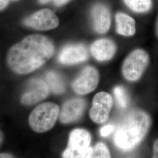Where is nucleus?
I'll return each instance as SVG.
<instances>
[{
  "instance_id": "bb28decb",
  "label": "nucleus",
  "mask_w": 158,
  "mask_h": 158,
  "mask_svg": "<svg viewBox=\"0 0 158 158\" xmlns=\"http://www.w3.org/2000/svg\"><path fill=\"white\" fill-rule=\"evenodd\" d=\"M156 34L158 36V21H157V23H156Z\"/></svg>"
},
{
  "instance_id": "2eb2a0df",
  "label": "nucleus",
  "mask_w": 158,
  "mask_h": 158,
  "mask_svg": "<svg viewBox=\"0 0 158 158\" xmlns=\"http://www.w3.org/2000/svg\"><path fill=\"white\" fill-rule=\"evenodd\" d=\"M46 82L49 89L55 94H62L65 90L64 83L62 77L55 72L51 71L46 73Z\"/></svg>"
},
{
  "instance_id": "393cba45",
  "label": "nucleus",
  "mask_w": 158,
  "mask_h": 158,
  "mask_svg": "<svg viewBox=\"0 0 158 158\" xmlns=\"http://www.w3.org/2000/svg\"><path fill=\"white\" fill-rule=\"evenodd\" d=\"M3 140H4V135H3V133L2 132V131H0V146L2 144Z\"/></svg>"
},
{
  "instance_id": "f3484780",
  "label": "nucleus",
  "mask_w": 158,
  "mask_h": 158,
  "mask_svg": "<svg viewBox=\"0 0 158 158\" xmlns=\"http://www.w3.org/2000/svg\"><path fill=\"white\" fill-rule=\"evenodd\" d=\"M114 94L119 106L123 108L127 107L128 104V99L124 87L116 86L114 89Z\"/></svg>"
},
{
  "instance_id": "b1692460",
  "label": "nucleus",
  "mask_w": 158,
  "mask_h": 158,
  "mask_svg": "<svg viewBox=\"0 0 158 158\" xmlns=\"http://www.w3.org/2000/svg\"><path fill=\"white\" fill-rule=\"evenodd\" d=\"M0 158H14L11 155L8 153H0Z\"/></svg>"
},
{
  "instance_id": "9b49d317",
  "label": "nucleus",
  "mask_w": 158,
  "mask_h": 158,
  "mask_svg": "<svg viewBox=\"0 0 158 158\" xmlns=\"http://www.w3.org/2000/svg\"><path fill=\"white\" fill-rule=\"evenodd\" d=\"M85 102L81 98H73L66 102L59 115L63 124H69L77 120L85 111Z\"/></svg>"
},
{
  "instance_id": "6ab92c4d",
  "label": "nucleus",
  "mask_w": 158,
  "mask_h": 158,
  "mask_svg": "<svg viewBox=\"0 0 158 158\" xmlns=\"http://www.w3.org/2000/svg\"><path fill=\"white\" fill-rule=\"evenodd\" d=\"M115 130V127L113 125H107L102 127L100 130V134L103 137H106L111 134Z\"/></svg>"
},
{
  "instance_id": "0eeeda50",
  "label": "nucleus",
  "mask_w": 158,
  "mask_h": 158,
  "mask_svg": "<svg viewBox=\"0 0 158 158\" xmlns=\"http://www.w3.org/2000/svg\"><path fill=\"white\" fill-rule=\"evenodd\" d=\"M99 82V74L96 68L87 66L84 68L72 84L73 90L77 94L84 95L96 89Z\"/></svg>"
},
{
  "instance_id": "7ed1b4c3",
  "label": "nucleus",
  "mask_w": 158,
  "mask_h": 158,
  "mask_svg": "<svg viewBox=\"0 0 158 158\" xmlns=\"http://www.w3.org/2000/svg\"><path fill=\"white\" fill-rule=\"evenodd\" d=\"M59 114V108L54 102H44L37 106L30 114L29 124L34 131L42 133L52 128Z\"/></svg>"
},
{
  "instance_id": "aec40b11",
  "label": "nucleus",
  "mask_w": 158,
  "mask_h": 158,
  "mask_svg": "<svg viewBox=\"0 0 158 158\" xmlns=\"http://www.w3.org/2000/svg\"><path fill=\"white\" fill-rule=\"evenodd\" d=\"M93 147H89L85 151L84 153L81 155L80 158H91L92 156L93 153Z\"/></svg>"
},
{
  "instance_id": "5701e85b",
  "label": "nucleus",
  "mask_w": 158,
  "mask_h": 158,
  "mask_svg": "<svg viewBox=\"0 0 158 158\" xmlns=\"http://www.w3.org/2000/svg\"><path fill=\"white\" fill-rule=\"evenodd\" d=\"M70 0H53V2L55 6H60L66 4Z\"/></svg>"
},
{
  "instance_id": "39448f33",
  "label": "nucleus",
  "mask_w": 158,
  "mask_h": 158,
  "mask_svg": "<svg viewBox=\"0 0 158 158\" xmlns=\"http://www.w3.org/2000/svg\"><path fill=\"white\" fill-rule=\"evenodd\" d=\"M90 143V134L87 130H74L70 134L68 147L63 153V158H80Z\"/></svg>"
},
{
  "instance_id": "a211bd4d",
  "label": "nucleus",
  "mask_w": 158,
  "mask_h": 158,
  "mask_svg": "<svg viewBox=\"0 0 158 158\" xmlns=\"http://www.w3.org/2000/svg\"><path fill=\"white\" fill-rule=\"evenodd\" d=\"M91 158H111V155L107 147L104 143L99 142L93 148Z\"/></svg>"
},
{
  "instance_id": "1a4fd4ad",
  "label": "nucleus",
  "mask_w": 158,
  "mask_h": 158,
  "mask_svg": "<svg viewBox=\"0 0 158 158\" xmlns=\"http://www.w3.org/2000/svg\"><path fill=\"white\" fill-rule=\"evenodd\" d=\"M49 87L46 81L40 79L31 80L28 88L21 97V102L25 105H32L46 98L49 93Z\"/></svg>"
},
{
  "instance_id": "f03ea898",
  "label": "nucleus",
  "mask_w": 158,
  "mask_h": 158,
  "mask_svg": "<svg viewBox=\"0 0 158 158\" xmlns=\"http://www.w3.org/2000/svg\"><path fill=\"white\" fill-rule=\"evenodd\" d=\"M151 125V119L147 113L135 110L128 113L118 127L114 136L115 145L124 151L136 147L147 135Z\"/></svg>"
},
{
  "instance_id": "9d476101",
  "label": "nucleus",
  "mask_w": 158,
  "mask_h": 158,
  "mask_svg": "<svg viewBox=\"0 0 158 158\" xmlns=\"http://www.w3.org/2000/svg\"><path fill=\"white\" fill-rule=\"evenodd\" d=\"M88 52L82 44H74L65 46L59 55V62L72 65L83 62L88 59Z\"/></svg>"
},
{
  "instance_id": "412c9836",
  "label": "nucleus",
  "mask_w": 158,
  "mask_h": 158,
  "mask_svg": "<svg viewBox=\"0 0 158 158\" xmlns=\"http://www.w3.org/2000/svg\"><path fill=\"white\" fill-rule=\"evenodd\" d=\"M152 158H158V139L153 145V155Z\"/></svg>"
},
{
  "instance_id": "20e7f679",
  "label": "nucleus",
  "mask_w": 158,
  "mask_h": 158,
  "mask_svg": "<svg viewBox=\"0 0 158 158\" xmlns=\"http://www.w3.org/2000/svg\"><path fill=\"white\" fill-rule=\"evenodd\" d=\"M149 62V56L142 49L132 52L125 59L122 72L125 79L130 81H136L141 78Z\"/></svg>"
},
{
  "instance_id": "a878e982",
  "label": "nucleus",
  "mask_w": 158,
  "mask_h": 158,
  "mask_svg": "<svg viewBox=\"0 0 158 158\" xmlns=\"http://www.w3.org/2000/svg\"><path fill=\"white\" fill-rule=\"evenodd\" d=\"M49 1L50 0H39V1L41 4H45V3H47L48 2H49Z\"/></svg>"
},
{
  "instance_id": "ddd939ff",
  "label": "nucleus",
  "mask_w": 158,
  "mask_h": 158,
  "mask_svg": "<svg viewBox=\"0 0 158 158\" xmlns=\"http://www.w3.org/2000/svg\"><path fill=\"white\" fill-rule=\"evenodd\" d=\"M116 46L113 40L107 38L97 40L91 46V53L96 60L106 62L113 58Z\"/></svg>"
},
{
  "instance_id": "f8f14e48",
  "label": "nucleus",
  "mask_w": 158,
  "mask_h": 158,
  "mask_svg": "<svg viewBox=\"0 0 158 158\" xmlns=\"http://www.w3.org/2000/svg\"><path fill=\"white\" fill-rule=\"evenodd\" d=\"M93 27L96 32L105 34L111 26L110 13L107 7L102 4L93 6L91 11Z\"/></svg>"
},
{
  "instance_id": "423d86ee",
  "label": "nucleus",
  "mask_w": 158,
  "mask_h": 158,
  "mask_svg": "<svg viewBox=\"0 0 158 158\" xmlns=\"http://www.w3.org/2000/svg\"><path fill=\"white\" fill-rule=\"evenodd\" d=\"M112 96L106 92H100L94 97L90 117L94 123L102 124L107 121L113 106Z\"/></svg>"
},
{
  "instance_id": "4468645a",
  "label": "nucleus",
  "mask_w": 158,
  "mask_h": 158,
  "mask_svg": "<svg viewBox=\"0 0 158 158\" xmlns=\"http://www.w3.org/2000/svg\"><path fill=\"white\" fill-rule=\"evenodd\" d=\"M116 29L118 34L125 36H131L135 33V22L129 15L118 12L115 15Z\"/></svg>"
},
{
  "instance_id": "6e6552de",
  "label": "nucleus",
  "mask_w": 158,
  "mask_h": 158,
  "mask_svg": "<svg viewBox=\"0 0 158 158\" xmlns=\"http://www.w3.org/2000/svg\"><path fill=\"white\" fill-rule=\"evenodd\" d=\"M59 21L55 14L49 9L41 10L24 20V24L33 28L46 31L55 28Z\"/></svg>"
},
{
  "instance_id": "dca6fc26",
  "label": "nucleus",
  "mask_w": 158,
  "mask_h": 158,
  "mask_svg": "<svg viewBox=\"0 0 158 158\" xmlns=\"http://www.w3.org/2000/svg\"><path fill=\"white\" fill-rule=\"evenodd\" d=\"M124 1L132 11L138 13L148 11L152 6L151 0H124Z\"/></svg>"
},
{
  "instance_id": "4be33fe9",
  "label": "nucleus",
  "mask_w": 158,
  "mask_h": 158,
  "mask_svg": "<svg viewBox=\"0 0 158 158\" xmlns=\"http://www.w3.org/2000/svg\"><path fill=\"white\" fill-rule=\"evenodd\" d=\"M11 0H0V11L3 10ZM14 1V0H12Z\"/></svg>"
},
{
  "instance_id": "f257e3e1",
  "label": "nucleus",
  "mask_w": 158,
  "mask_h": 158,
  "mask_svg": "<svg viewBox=\"0 0 158 158\" xmlns=\"http://www.w3.org/2000/svg\"><path fill=\"white\" fill-rule=\"evenodd\" d=\"M55 52L51 40L42 35H31L12 46L7 62L12 71L20 74L29 73L48 62Z\"/></svg>"
}]
</instances>
